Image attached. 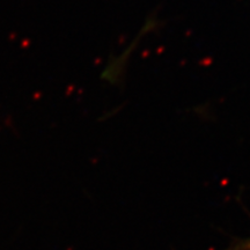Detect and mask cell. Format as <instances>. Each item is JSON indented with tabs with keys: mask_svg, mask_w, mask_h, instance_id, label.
I'll use <instances>...</instances> for the list:
<instances>
[{
	"mask_svg": "<svg viewBox=\"0 0 250 250\" xmlns=\"http://www.w3.org/2000/svg\"><path fill=\"white\" fill-rule=\"evenodd\" d=\"M248 248H250V241L248 242Z\"/></svg>",
	"mask_w": 250,
	"mask_h": 250,
	"instance_id": "cell-1",
	"label": "cell"
}]
</instances>
